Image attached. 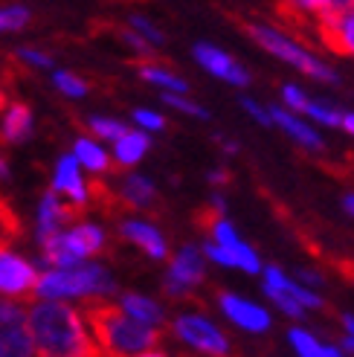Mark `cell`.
Returning a JSON list of instances; mask_svg holds the SVG:
<instances>
[{"label": "cell", "mask_w": 354, "mask_h": 357, "mask_svg": "<svg viewBox=\"0 0 354 357\" xmlns=\"http://www.w3.org/2000/svg\"><path fill=\"white\" fill-rule=\"evenodd\" d=\"M299 279H302L305 284H316V288H320V284H323V279L316 276V273H311V271H299Z\"/></svg>", "instance_id": "obj_37"}, {"label": "cell", "mask_w": 354, "mask_h": 357, "mask_svg": "<svg viewBox=\"0 0 354 357\" xmlns=\"http://www.w3.org/2000/svg\"><path fill=\"white\" fill-rule=\"evenodd\" d=\"M226 181H229L226 169H215V172H209V183H212V186H224Z\"/></svg>", "instance_id": "obj_36"}, {"label": "cell", "mask_w": 354, "mask_h": 357, "mask_svg": "<svg viewBox=\"0 0 354 357\" xmlns=\"http://www.w3.org/2000/svg\"><path fill=\"white\" fill-rule=\"evenodd\" d=\"M323 357H346V351L343 349H334V346H325L323 349Z\"/></svg>", "instance_id": "obj_39"}, {"label": "cell", "mask_w": 354, "mask_h": 357, "mask_svg": "<svg viewBox=\"0 0 354 357\" xmlns=\"http://www.w3.org/2000/svg\"><path fill=\"white\" fill-rule=\"evenodd\" d=\"M134 122H137L143 131H163V128H166V119L157 114V111H148V108H137V111H134Z\"/></svg>", "instance_id": "obj_30"}, {"label": "cell", "mask_w": 354, "mask_h": 357, "mask_svg": "<svg viewBox=\"0 0 354 357\" xmlns=\"http://www.w3.org/2000/svg\"><path fill=\"white\" fill-rule=\"evenodd\" d=\"M241 26H244V32L250 35V38L261 50H268L270 56H276L279 61H285L288 67L299 70V73H305V76H311L316 82H325V84H337L340 82L337 70L328 67L323 59H316L314 52H308L296 38H291V35H285L282 29L264 24V21H244Z\"/></svg>", "instance_id": "obj_3"}, {"label": "cell", "mask_w": 354, "mask_h": 357, "mask_svg": "<svg viewBox=\"0 0 354 357\" xmlns=\"http://www.w3.org/2000/svg\"><path fill=\"white\" fill-rule=\"evenodd\" d=\"M6 177H9V163H6L3 151H0V181H6Z\"/></svg>", "instance_id": "obj_40"}, {"label": "cell", "mask_w": 354, "mask_h": 357, "mask_svg": "<svg viewBox=\"0 0 354 357\" xmlns=\"http://www.w3.org/2000/svg\"><path fill=\"white\" fill-rule=\"evenodd\" d=\"M0 357H35L29 317L12 302H0Z\"/></svg>", "instance_id": "obj_6"}, {"label": "cell", "mask_w": 354, "mask_h": 357, "mask_svg": "<svg viewBox=\"0 0 354 357\" xmlns=\"http://www.w3.org/2000/svg\"><path fill=\"white\" fill-rule=\"evenodd\" d=\"M151 149V139H148V134L146 131H125L119 139H116V149H114V154H116V163L122 166V169H128V166H137L139 160L146 157V151Z\"/></svg>", "instance_id": "obj_17"}, {"label": "cell", "mask_w": 354, "mask_h": 357, "mask_svg": "<svg viewBox=\"0 0 354 357\" xmlns=\"http://www.w3.org/2000/svg\"><path fill=\"white\" fill-rule=\"evenodd\" d=\"M270 119H273V125H279L282 131H285L288 137H293L299 146H305V149H311V151H323L325 149V139L316 134L308 122H302L296 116V111H285V108H270Z\"/></svg>", "instance_id": "obj_14"}, {"label": "cell", "mask_w": 354, "mask_h": 357, "mask_svg": "<svg viewBox=\"0 0 354 357\" xmlns=\"http://www.w3.org/2000/svg\"><path fill=\"white\" fill-rule=\"evenodd\" d=\"M288 334H291V343H293V349H296L299 357H323V349H325V346L316 340L311 331H305V328H291Z\"/></svg>", "instance_id": "obj_23"}, {"label": "cell", "mask_w": 354, "mask_h": 357, "mask_svg": "<svg viewBox=\"0 0 354 357\" xmlns=\"http://www.w3.org/2000/svg\"><path fill=\"white\" fill-rule=\"evenodd\" d=\"M218 305L224 311V317L229 323H236L238 328L250 331V334H264L270 328V314L264 311L256 302L244 299V296H236V294H221L218 296Z\"/></svg>", "instance_id": "obj_11"}, {"label": "cell", "mask_w": 354, "mask_h": 357, "mask_svg": "<svg viewBox=\"0 0 354 357\" xmlns=\"http://www.w3.org/2000/svg\"><path fill=\"white\" fill-rule=\"evenodd\" d=\"M52 192L67 195L70 204L87 206V186L79 174V160L76 154H64L56 163V174H52Z\"/></svg>", "instance_id": "obj_13"}, {"label": "cell", "mask_w": 354, "mask_h": 357, "mask_svg": "<svg viewBox=\"0 0 354 357\" xmlns=\"http://www.w3.org/2000/svg\"><path fill=\"white\" fill-rule=\"evenodd\" d=\"M174 334L180 337L186 346H192L194 351H203L209 357H226L229 354L226 337L218 331V326H212L201 314H180L174 319Z\"/></svg>", "instance_id": "obj_7"}, {"label": "cell", "mask_w": 354, "mask_h": 357, "mask_svg": "<svg viewBox=\"0 0 354 357\" xmlns=\"http://www.w3.org/2000/svg\"><path fill=\"white\" fill-rule=\"evenodd\" d=\"M203 282V253L194 247H183L180 253L171 259V267L166 273V294L183 296L194 284Z\"/></svg>", "instance_id": "obj_10"}, {"label": "cell", "mask_w": 354, "mask_h": 357, "mask_svg": "<svg viewBox=\"0 0 354 357\" xmlns=\"http://www.w3.org/2000/svg\"><path fill=\"white\" fill-rule=\"evenodd\" d=\"M325 3V12H340V9H348V6H354V0H323ZM323 12V15H325Z\"/></svg>", "instance_id": "obj_35"}, {"label": "cell", "mask_w": 354, "mask_h": 357, "mask_svg": "<svg viewBox=\"0 0 354 357\" xmlns=\"http://www.w3.org/2000/svg\"><path fill=\"white\" fill-rule=\"evenodd\" d=\"M114 279L99 264H73V267H56L38 276V291L44 299H67V296H99L114 294Z\"/></svg>", "instance_id": "obj_4"}, {"label": "cell", "mask_w": 354, "mask_h": 357, "mask_svg": "<svg viewBox=\"0 0 354 357\" xmlns=\"http://www.w3.org/2000/svg\"><path fill=\"white\" fill-rule=\"evenodd\" d=\"M21 61H26V64H32V67H52V59L47 56V52H41V50H32V47H24V50H17L15 52Z\"/></svg>", "instance_id": "obj_32"}, {"label": "cell", "mask_w": 354, "mask_h": 357, "mask_svg": "<svg viewBox=\"0 0 354 357\" xmlns=\"http://www.w3.org/2000/svg\"><path fill=\"white\" fill-rule=\"evenodd\" d=\"M73 154H76V160H79V166H84L87 172H93V174L111 172V157H108V151H105L99 142H93V139L79 137L76 146H73Z\"/></svg>", "instance_id": "obj_19"}, {"label": "cell", "mask_w": 354, "mask_h": 357, "mask_svg": "<svg viewBox=\"0 0 354 357\" xmlns=\"http://www.w3.org/2000/svg\"><path fill=\"white\" fill-rule=\"evenodd\" d=\"M32 21V12L26 6H3L0 9V32H17Z\"/></svg>", "instance_id": "obj_26"}, {"label": "cell", "mask_w": 354, "mask_h": 357, "mask_svg": "<svg viewBox=\"0 0 354 357\" xmlns=\"http://www.w3.org/2000/svg\"><path fill=\"white\" fill-rule=\"evenodd\" d=\"M139 76H143L146 82H151V84H157V87H163V91H174V93H186L189 91V82L183 76L171 73L169 67L154 64L151 59L139 64Z\"/></svg>", "instance_id": "obj_20"}, {"label": "cell", "mask_w": 354, "mask_h": 357, "mask_svg": "<svg viewBox=\"0 0 354 357\" xmlns=\"http://www.w3.org/2000/svg\"><path fill=\"white\" fill-rule=\"evenodd\" d=\"M52 82H56V87L64 93V96H73V99H82L87 93V82L79 79L76 73H67V70H59L56 76H52Z\"/></svg>", "instance_id": "obj_27"}, {"label": "cell", "mask_w": 354, "mask_h": 357, "mask_svg": "<svg viewBox=\"0 0 354 357\" xmlns=\"http://www.w3.org/2000/svg\"><path fill=\"white\" fill-rule=\"evenodd\" d=\"M87 128H91L93 137H99V139H111V142H116L122 134L128 131L119 119H108V116H91V119H87Z\"/></svg>", "instance_id": "obj_24"}, {"label": "cell", "mask_w": 354, "mask_h": 357, "mask_svg": "<svg viewBox=\"0 0 354 357\" xmlns=\"http://www.w3.org/2000/svg\"><path fill=\"white\" fill-rule=\"evenodd\" d=\"M343 209L348 212V215H354V192H351V195H346V198H343Z\"/></svg>", "instance_id": "obj_41"}, {"label": "cell", "mask_w": 354, "mask_h": 357, "mask_svg": "<svg viewBox=\"0 0 354 357\" xmlns=\"http://www.w3.org/2000/svg\"><path fill=\"white\" fill-rule=\"evenodd\" d=\"M82 212H84V206L61 204L59 192H47L44 201H41V209H38V241L61 233V227H64L67 221H76Z\"/></svg>", "instance_id": "obj_12"}, {"label": "cell", "mask_w": 354, "mask_h": 357, "mask_svg": "<svg viewBox=\"0 0 354 357\" xmlns=\"http://www.w3.org/2000/svg\"><path fill=\"white\" fill-rule=\"evenodd\" d=\"M282 99H285V105L291 111H296V114H305V105H308V96L299 91L296 84H285L282 87Z\"/></svg>", "instance_id": "obj_31"}, {"label": "cell", "mask_w": 354, "mask_h": 357, "mask_svg": "<svg viewBox=\"0 0 354 357\" xmlns=\"http://www.w3.org/2000/svg\"><path fill=\"white\" fill-rule=\"evenodd\" d=\"M340 128H346L351 137H354V114H343V122H340Z\"/></svg>", "instance_id": "obj_38"}, {"label": "cell", "mask_w": 354, "mask_h": 357, "mask_svg": "<svg viewBox=\"0 0 354 357\" xmlns=\"http://www.w3.org/2000/svg\"><path fill=\"white\" fill-rule=\"evenodd\" d=\"M343 328H346V334H343V351L354 354V317L351 314H343Z\"/></svg>", "instance_id": "obj_34"}, {"label": "cell", "mask_w": 354, "mask_h": 357, "mask_svg": "<svg viewBox=\"0 0 354 357\" xmlns=\"http://www.w3.org/2000/svg\"><path fill=\"white\" fill-rule=\"evenodd\" d=\"M32 134V111L24 102H15L6 108L3 122H0V139L3 142H24Z\"/></svg>", "instance_id": "obj_16"}, {"label": "cell", "mask_w": 354, "mask_h": 357, "mask_svg": "<svg viewBox=\"0 0 354 357\" xmlns=\"http://www.w3.org/2000/svg\"><path fill=\"white\" fill-rule=\"evenodd\" d=\"M192 56H194V61H198L209 76H215V79L233 84V87H247V84H250V73H247V70L233 56H229V52H224L215 44H206V41L194 44Z\"/></svg>", "instance_id": "obj_9"}, {"label": "cell", "mask_w": 354, "mask_h": 357, "mask_svg": "<svg viewBox=\"0 0 354 357\" xmlns=\"http://www.w3.org/2000/svg\"><path fill=\"white\" fill-rule=\"evenodd\" d=\"M128 26L131 29H137L139 35H143L146 41H151L154 47H163L166 44V35H163V29H157L148 17H143V15H128Z\"/></svg>", "instance_id": "obj_29"}, {"label": "cell", "mask_w": 354, "mask_h": 357, "mask_svg": "<svg viewBox=\"0 0 354 357\" xmlns=\"http://www.w3.org/2000/svg\"><path fill=\"white\" fill-rule=\"evenodd\" d=\"M305 116H311L320 125H328V128H340V122H343V114L337 108H331L325 102H314V99H308L305 105Z\"/></svg>", "instance_id": "obj_25"}, {"label": "cell", "mask_w": 354, "mask_h": 357, "mask_svg": "<svg viewBox=\"0 0 354 357\" xmlns=\"http://www.w3.org/2000/svg\"><path fill=\"white\" fill-rule=\"evenodd\" d=\"M264 294L270 296V302H276V305L285 311L288 317H302L305 314V308H302V302H296L293 296H291V291H285L279 282H273V279H264Z\"/></svg>", "instance_id": "obj_22"}, {"label": "cell", "mask_w": 354, "mask_h": 357, "mask_svg": "<svg viewBox=\"0 0 354 357\" xmlns=\"http://www.w3.org/2000/svg\"><path fill=\"white\" fill-rule=\"evenodd\" d=\"M119 198L125 201L131 209H148L154 201H157V189L148 177L143 174H128L122 181V189H119Z\"/></svg>", "instance_id": "obj_18"}, {"label": "cell", "mask_w": 354, "mask_h": 357, "mask_svg": "<svg viewBox=\"0 0 354 357\" xmlns=\"http://www.w3.org/2000/svg\"><path fill=\"white\" fill-rule=\"evenodd\" d=\"M82 317L91 326L96 346L108 357H131L139 351H148L151 346H157V337H160L154 331V326L139 323L125 308H116L96 296H84Z\"/></svg>", "instance_id": "obj_2"}, {"label": "cell", "mask_w": 354, "mask_h": 357, "mask_svg": "<svg viewBox=\"0 0 354 357\" xmlns=\"http://www.w3.org/2000/svg\"><path fill=\"white\" fill-rule=\"evenodd\" d=\"M102 247H105V233L96 224H79L67 229V233H56L41 241L44 259L52 267H73L82 259L96 256Z\"/></svg>", "instance_id": "obj_5"}, {"label": "cell", "mask_w": 354, "mask_h": 357, "mask_svg": "<svg viewBox=\"0 0 354 357\" xmlns=\"http://www.w3.org/2000/svg\"><path fill=\"white\" fill-rule=\"evenodd\" d=\"M163 102H166V105H171L174 111H183V114H189V116L209 119V111H206V108H201L198 102L186 99V93H174V91H166V93H163Z\"/></svg>", "instance_id": "obj_28"}, {"label": "cell", "mask_w": 354, "mask_h": 357, "mask_svg": "<svg viewBox=\"0 0 354 357\" xmlns=\"http://www.w3.org/2000/svg\"><path fill=\"white\" fill-rule=\"evenodd\" d=\"M316 38L337 56L354 59V6L316 17Z\"/></svg>", "instance_id": "obj_8"}, {"label": "cell", "mask_w": 354, "mask_h": 357, "mask_svg": "<svg viewBox=\"0 0 354 357\" xmlns=\"http://www.w3.org/2000/svg\"><path fill=\"white\" fill-rule=\"evenodd\" d=\"M119 233H122V238H128L131 244L143 247L151 259H166L169 256V247H166V238L160 236V229L146 224V221H122Z\"/></svg>", "instance_id": "obj_15"}, {"label": "cell", "mask_w": 354, "mask_h": 357, "mask_svg": "<svg viewBox=\"0 0 354 357\" xmlns=\"http://www.w3.org/2000/svg\"><path fill=\"white\" fill-rule=\"evenodd\" d=\"M241 108L250 114L259 125H273V119H270V108H261V105L256 102V99H250V96H244L241 99Z\"/></svg>", "instance_id": "obj_33"}, {"label": "cell", "mask_w": 354, "mask_h": 357, "mask_svg": "<svg viewBox=\"0 0 354 357\" xmlns=\"http://www.w3.org/2000/svg\"><path fill=\"white\" fill-rule=\"evenodd\" d=\"M122 308H125L131 317H137L139 323H148V326H160L163 323V308L157 305L154 299H146L139 294H125L122 296Z\"/></svg>", "instance_id": "obj_21"}, {"label": "cell", "mask_w": 354, "mask_h": 357, "mask_svg": "<svg viewBox=\"0 0 354 357\" xmlns=\"http://www.w3.org/2000/svg\"><path fill=\"white\" fill-rule=\"evenodd\" d=\"M29 328L41 357H105L87 337L84 317L59 299H47L29 311Z\"/></svg>", "instance_id": "obj_1"}, {"label": "cell", "mask_w": 354, "mask_h": 357, "mask_svg": "<svg viewBox=\"0 0 354 357\" xmlns=\"http://www.w3.org/2000/svg\"><path fill=\"white\" fill-rule=\"evenodd\" d=\"M343 271H346V276H348V279L354 282V271H351V267H343Z\"/></svg>", "instance_id": "obj_43"}, {"label": "cell", "mask_w": 354, "mask_h": 357, "mask_svg": "<svg viewBox=\"0 0 354 357\" xmlns=\"http://www.w3.org/2000/svg\"><path fill=\"white\" fill-rule=\"evenodd\" d=\"M131 357H163V354H160V351H151V349H148V351H139V354H131Z\"/></svg>", "instance_id": "obj_42"}]
</instances>
